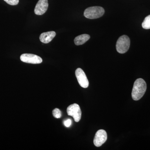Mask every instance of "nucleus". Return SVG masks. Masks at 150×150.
Listing matches in <instances>:
<instances>
[{
	"label": "nucleus",
	"mask_w": 150,
	"mask_h": 150,
	"mask_svg": "<svg viewBox=\"0 0 150 150\" xmlns=\"http://www.w3.org/2000/svg\"><path fill=\"white\" fill-rule=\"evenodd\" d=\"M146 82L142 79H138L134 82L132 91V97L134 100L141 99L146 90Z\"/></svg>",
	"instance_id": "f257e3e1"
},
{
	"label": "nucleus",
	"mask_w": 150,
	"mask_h": 150,
	"mask_svg": "<svg viewBox=\"0 0 150 150\" xmlns=\"http://www.w3.org/2000/svg\"><path fill=\"white\" fill-rule=\"evenodd\" d=\"M104 13V9L101 7H90L85 10L84 15L86 18L93 19L102 16Z\"/></svg>",
	"instance_id": "f03ea898"
},
{
	"label": "nucleus",
	"mask_w": 150,
	"mask_h": 150,
	"mask_svg": "<svg viewBox=\"0 0 150 150\" xmlns=\"http://www.w3.org/2000/svg\"><path fill=\"white\" fill-rule=\"evenodd\" d=\"M130 45L129 38L126 35H122L117 40L116 45V50L120 54H124L129 50Z\"/></svg>",
	"instance_id": "7ed1b4c3"
},
{
	"label": "nucleus",
	"mask_w": 150,
	"mask_h": 150,
	"mask_svg": "<svg viewBox=\"0 0 150 150\" xmlns=\"http://www.w3.org/2000/svg\"><path fill=\"white\" fill-rule=\"evenodd\" d=\"M67 112L68 115L72 116L76 122L80 121L81 117V111L79 105L74 103L67 108Z\"/></svg>",
	"instance_id": "20e7f679"
},
{
	"label": "nucleus",
	"mask_w": 150,
	"mask_h": 150,
	"mask_svg": "<svg viewBox=\"0 0 150 150\" xmlns=\"http://www.w3.org/2000/svg\"><path fill=\"white\" fill-rule=\"evenodd\" d=\"M20 59L22 62L28 64H39L43 62L42 59L40 57L33 54H22Z\"/></svg>",
	"instance_id": "39448f33"
},
{
	"label": "nucleus",
	"mask_w": 150,
	"mask_h": 150,
	"mask_svg": "<svg viewBox=\"0 0 150 150\" xmlns=\"http://www.w3.org/2000/svg\"><path fill=\"white\" fill-rule=\"evenodd\" d=\"M76 77L80 85L83 88H87L89 86V81L85 73L81 68H78L75 72Z\"/></svg>",
	"instance_id": "423d86ee"
},
{
	"label": "nucleus",
	"mask_w": 150,
	"mask_h": 150,
	"mask_svg": "<svg viewBox=\"0 0 150 150\" xmlns=\"http://www.w3.org/2000/svg\"><path fill=\"white\" fill-rule=\"evenodd\" d=\"M107 139V134L106 131L101 129L98 130L96 134L93 143L96 147H100L105 143Z\"/></svg>",
	"instance_id": "0eeeda50"
},
{
	"label": "nucleus",
	"mask_w": 150,
	"mask_h": 150,
	"mask_svg": "<svg viewBox=\"0 0 150 150\" xmlns=\"http://www.w3.org/2000/svg\"><path fill=\"white\" fill-rule=\"evenodd\" d=\"M48 6V0H39L34 9L35 13L37 15H42L47 11Z\"/></svg>",
	"instance_id": "6e6552de"
},
{
	"label": "nucleus",
	"mask_w": 150,
	"mask_h": 150,
	"mask_svg": "<svg viewBox=\"0 0 150 150\" xmlns=\"http://www.w3.org/2000/svg\"><path fill=\"white\" fill-rule=\"evenodd\" d=\"M56 35V32L54 31L43 33L40 34V41L44 43H48L54 39Z\"/></svg>",
	"instance_id": "1a4fd4ad"
},
{
	"label": "nucleus",
	"mask_w": 150,
	"mask_h": 150,
	"mask_svg": "<svg viewBox=\"0 0 150 150\" xmlns=\"http://www.w3.org/2000/svg\"><path fill=\"white\" fill-rule=\"evenodd\" d=\"M90 38V36L88 34H84L79 35L75 38L74 43L77 46L82 45L86 43Z\"/></svg>",
	"instance_id": "9d476101"
},
{
	"label": "nucleus",
	"mask_w": 150,
	"mask_h": 150,
	"mask_svg": "<svg viewBox=\"0 0 150 150\" xmlns=\"http://www.w3.org/2000/svg\"><path fill=\"white\" fill-rule=\"evenodd\" d=\"M142 26L144 29H150V15L145 18L142 23Z\"/></svg>",
	"instance_id": "9b49d317"
},
{
	"label": "nucleus",
	"mask_w": 150,
	"mask_h": 150,
	"mask_svg": "<svg viewBox=\"0 0 150 150\" xmlns=\"http://www.w3.org/2000/svg\"><path fill=\"white\" fill-rule=\"evenodd\" d=\"M53 115L56 118H59L62 116V112L58 108H56L53 110Z\"/></svg>",
	"instance_id": "f8f14e48"
},
{
	"label": "nucleus",
	"mask_w": 150,
	"mask_h": 150,
	"mask_svg": "<svg viewBox=\"0 0 150 150\" xmlns=\"http://www.w3.org/2000/svg\"><path fill=\"white\" fill-rule=\"evenodd\" d=\"M8 4L12 6L16 5L19 3V0H4Z\"/></svg>",
	"instance_id": "ddd939ff"
},
{
	"label": "nucleus",
	"mask_w": 150,
	"mask_h": 150,
	"mask_svg": "<svg viewBox=\"0 0 150 150\" xmlns=\"http://www.w3.org/2000/svg\"><path fill=\"white\" fill-rule=\"evenodd\" d=\"M64 124L66 127H69L71 126V120L70 119H67L64 121Z\"/></svg>",
	"instance_id": "4468645a"
}]
</instances>
